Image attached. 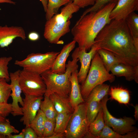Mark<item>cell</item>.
Here are the masks:
<instances>
[{"instance_id":"22","label":"cell","mask_w":138,"mask_h":138,"mask_svg":"<svg viewBox=\"0 0 138 138\" xmlns=\"http://www.w3.org/2000/svg\"><path fill=\"white\" fill-rule=\"evenodd\" d=\"M138 137L137 130L125 135H122L115 132L105 124L97 138H137Z\"/></svg>"},{"instance_id":"27","label":"cell","mask_w":138,"mask_h":138,"mask_svg":"<svg viewBox=\"0 0 138 138\" xmlns=\"http://www.w3.org/2000/svg\"><path fill=\"white\" fill-rule=\"evenodd\" d=\"M86 114L88 126L95 119L101 107L100 102L91 100L85 102Z\"/></svg>"},{"instance_id":"23","label":"cell","mask_w":138,"mask_h":138,"mask_svg":"<svg viewBox=\"0 0 138 138\" xmlns=\"http://www.w3.org/2000/svg\"><path fill=\"white\" fill-rule=\"evenodd\" d=\"M45 118L44 113L39 109L29 125L34 131L38 138H43Z\"/></svg>"},{"instance_id":"29","label":"cell","mask_w":138,"mask_h":138,"mask_svg":"<svg viewBox=\"0 0 138 138\" xmlns=\"http://www.w3.org/2000/svg\"><path fill=\"white\" fill-rule=\"evenodd\" d=\"M70 2L69 0H48L45 14L47 20L56 14L61 6Z\"/></svg>"},{"instance_id":"35","label":"cell","mask_w":138,"mask_h":138,"mask_svg":"<svg viewBox=\"0 0 138 138\" xmlns=\"http://www.w3.org/2000/svg\"><path fill=\"white\" fill-rule=\"evenodd\" d=\"M12 103L0 102V115L5 118L12 112Z\"/></svg>"},{"instance_id":"33","label":"cell","mask_w":138,"mask_h":138,"mask_svg":"<svg viewBox=\"0 0 138 138\" xmlns=\"http://www.w3.org/2000/svg\"><path fill=\"white\" fill-rule=\"evenodd\" d=\"M19 131L11 125L9 119L0 122V134L8 136L13 133H18Z\"/></svg>"},{"instance_id":"19","label":"cell","mask_w":138,"mask_h":138,"mask_svg":"<svg viewBox=\"0 0 138 138\" xmlns=\"http://www.w3.org/2000/svg\"><path fill=\"white\" fill-rule=\"evenodd\" d=\"M125 20L133 38L134 44L138 50V15L134 12H133Z\"/></svg>"},{"instance_id":"13","label":"cell","mask_w":138,"mask_h":138,"mask_svg":"<svg viewBox=\"0 0 138 138\" xmlns=\"http://www.w3.org/2000/svg\"><path fill=\"white\" fill-rule=\"evenodd\" d=\"M138 10V0H119L111 11L112 20H125L131 13Z\"/></svg>"},{"instance_id":"39","label":"cell","mask_w":138,"mask_h":138,"mask_svg":"<svg viewBox=\"0 0 138 138\" xmlns=\"http://www.w3.org/2000/svg\"><path fill=\"white\" fill-rule=\"evenodd\" d=\"M65 137L64 133L54 132L53 134L49 138H63Z\"/></svg>"},{"instance_id":"20","label":"cell","mask_w":138,"mask_h":138,"mask_svg":"<svg viewBox=\"0 0 138 138\" xmlns=\"http://www.w3.org/2000/svg\"><path fill=\"white\" fill-rule=\"evenodd\" d=\"M105 125L102 109L101 107L95 120L89 124L88 131L91 138H97Z\"/></svg>"},{"instance_id":"45","label":"cell","mask_w":138,"mask_h":138,"mask_svg":"<svg viewBox=\"0 0 138 138\" xmlns=\"http://www.w3.org/2000/svg\"><path fill=\"white\" fill-rule=\"evenodd\" d=\"M5 137V136L0 134V138H4Z\"/></svg>"},{"instance_id":"4","label":"cell","mask_w":138,"mask_h":138,"mask_svg":"<svg viewBox=\"0 0 138 138\" xmlns=\"http://www.w3.org/2000/svg\"><path fill=\"white\" fill-rule=\"evenodd\" d=\"M72 60L66 64L65 72L58 74L52 72L51 69L41 75L45 84L46 91L44 96L49 97L53 93L69 98L71 88L70 77L72 73L78 69L79 60L75 55H72Z\"/></svg>"},{"instance_id":"7","label":"cell","mask_w":138,"mask_h":138,"mask_svg":"<svg viewBox=\"0 0 138 138\" xmlns=\"http://www.w3.org/2000/svg\"><path fill=\"white\" fill-rule=\"evenodd\" d=\"M88 126L86 114V105L83 102L74 109L64 133L66 138H85Z\"/></svg>"},{"instance_id":"34","label":"cell","mask_w":138,"mask_h":138,"mask_svg":"<svg viewBox=\"0 0 138 138\" xmlns=\"http://www.w3.org/2000/svg\"><path fill=\"white\" fill-rule=\"evenodd\" d=\"M55 126V121L45 118L44 126L43 138H49L53 133Z\"/></svg>"},{"instance_id":"26","label":"cell","mask_w":138,"mask_h":138,"mask_svg":"<svg viewBox=\"0 0 138 138\" xmlns=\"http://www.w3.org/2000/svg\"><path fill=\"white\" fill-rule=\"evenodd\" d=\"M97 51L108 72H109L114 66L119 63L115 56L110 51L102 49H98Z\"/></svg>"},{"instance_id":"16","label":"cell","mask_w":138,"mask_h":138,"mask_svg":"<svg viewBox=\"0 0 138 138\" xmlns=\"http://www.w3.org/2000/svg\"><path fill=\"white\" fill-rule=\"evenodd\" d=\"M110 72L114 76H123L128 81L134 80L138 83V66H134L118 63L111 68Z\"/></svg>"},{"instance_id":"21","label":"cell","mask_w":138,"mask_h":138,"mask_svg":"<svg viewBox=\"0 0 138 138\" xmlns=\"http://www.w3.org/2000/svg\"><path fill=\"white\" fill-rule=\"evenodd\" d=\"M109 93L111 98L120 103L128 104L130 96L129 91L121 87H111L109 89Z\"/></svg>"},{"instance_id":"44","label":"cell","mask_w":138,"mask_h":138,"mask_svg":"<svg viewBox=\"0 0 138 138\" xmlns=\"http://www.w3.org/2000/svg\"><path fill=\"white\" fill-rule=\"evenodd\" d=\"M7 120V119H6L5 118L0 115V122L5 121Z\"/></svg>"},{"instance_id":"46","label":"cell","mask_w":138,"mask_h":138,"mask_svg":"<svg viewBox=\"0 0 138 138\" xmlns=\"http://www.w3.org/2000/svg\"><path fill=\"white\" fill-rule=\"evenodd\" d=\"M70 2H73L74 1V0H69Z\"/></svg>"},{"instance_id":"1","label":"cell","mask_w":138,"mask_h":138,"mask_svg":"<svg viewBox=\"0 0 138 138\" xmlns=\"http://www.w3.org/2000/svg\"><path fill=\"white\" fill-rule=\"evenodd\" d=\"M94 44L98 49L112 52L119 63L138 66V50L125 20H112L97 35Z\"/></svg>"},{"instance_id":"14","label":"cell","mask_w":138,"mask_h":138,"mask_svg":"<svg viewBox=\"0 0 138 138\" xmlns=\"http://www.w3.org/2000/svg\"><path fill=\"white\" fill-rule=\"evenodd\" d=\"M17 37L23 40L26 38L25 30L21 27L17 26L8 27L0 26V47H8Z\"/></svg>"},{"instance_id":"36","label":"cell","mask_w":138,"mask_h":138,"mask_svg":"<svg viewBox=\"0 0 138 138\" xmlns=\"http://www.w3.org/2000/svg\"><path fill=\"white\" fill-rule=\"evenodd\" d=\"M96 0H74L73 3L79 8H83L90 5H93Z\"/></svg>"},{"instance_id":"24","label":"cell","mask_w":138,"mask_h":138,"mask_svg":"<svg viewBox=\"0 0 138 138\" xmlns=\"http://www.w3.org/2000/svg\"><path fill=\"white\" fill-rule=\"evenodd\" d=\"M110 86L103 83L95 87L91 91L86 101L95 100L100 102L101 100L109 93Z\"/></svg>"},{"instance_id":"10","label":"cell","mask_w":138,"mask_h":138,"mask_svg":"<svg viewBox=\"0 0 138 138\" xmlns=\"http://www.w3.org/2000/svg\"><path fill=\"white\" fill-rule=\"evenodd\" d=\"M98 48L95 44L91 47L88 52L82 48L78 47L74 51L72 54L78 59L81 66L78 72V79L79 83L82 84L88 74L92 60Z\"/></svg>"},{"instance_id":"3","label":"cell","mask_w":138,"mask_h":138,"mask_svg":"<svg viewBox=\"0 0 138 138\" xmlns=\"http://www.w3.org/2000/svg\"><path fill=\"white\" fill-rule=\"evenodd\" d=\"M79 9L73 2H70L61 9L60 13L47 20L43 33L45 39L51 43L63 44L64 42L60 41V39L70 31V19L73 14Z\"/></svg>"},{"instance_id":"32","label":"cell","mask_w":138,"mask_h":138,"mask_svg":"<svg viewBox=\"0 0 138 138\" xmlns=\"http://www.w3.org/2000/svg\"><path fill=\"white\" fill-rule=\"evenodd\" d=\"M119 0H96L94 5L86 9L83 13L80 18L82 17L87 13L91 12L97 11L111 3H117Z\"/></svg>"},{"instance_id":"37","label":"cell","mask_w":138,"mask_h":138,"mask_svg":"<svg viewBox=\"0 0 138 138\" xmlns=\"http://www.w3.org/2000/svg\"><path fill=\"white\" fill-rule=\"evenodd\" d=\"M24 138H37L38 136L33 130L30 126L26 127L21 132Z\"/></svg>"},{"instance_id":"41","label":"cell","mask_w":138,"mask_h":138,"mask_svg":"<svg viewBox=\"0 0 138 138\" xmlns=\"http://www.w3.org/2000/svg\"><path fill=\"white\" fill-rule=\"evenodd\" d=\"M41 2L43 7L44 11L46 12L47 8L48 1V0H40Z\"/></svg>"},{"instance_id":"40","label":"cell","mask_w":138,"mask_h":138,"mask_svg":"<svg viewBox=\"0 0 138 138\" xmlns=\"http://www.w3.org/2000/svg\"><path fill=\"white\" fill-rule=\"evenodd\" d=\"M7 137L9 138H24V135L22 132L17 135H13L11 134Z\"/></svg>"},{"instance_id":"25","label":"cell","mask_w":138,"mask_h":138,"mask_svg":"<svg viewBox=\"0 0 138 138\" xmlns=\"http://www.w3.org/2000/svg\"><path fill=\"white\" fill-rule=\"evenodd\" d=\"M44 96V100H42L41 102L40 109L44 113L46 118L55 121L57 113L49 97Z\"/></svg>"},{"instance_id":"42","label":"cell","mask_w":138,"mask_h":138,"mask_svg":"<svg viewBox=\"0 0 138 138\" xmlns=\"http://www.w3.org/2000/svg\"><path fill=\"white\" fill-rule=\"evenodd\" d=\"M7 3L15 5L16 3L12 0H0V3Z\"/></svg>"},{"instance_id":"28","label":"cell","mask_w":138,"mask_h":138,"mask_svg":"<svg viewBox=\"0 0 138 138\" xmlns=\"http://www.w3.org/2000/svg\"><path fill=\"white\" fill-rule=\"evenodd\" d=\"M72 113H57L55 118L54 132L64 133Z\"/></svg>"},{"instance_id":"17","label":"cell","mask_w":138,"mask_h":138,"mask_svg":"<svg viewBox=\"0 0 138 138\" xmlns=\"http://www.w3.org/2000/svg\"><path fill=\"white\" fill-rule=\"evenodd\" d=\"M78 69L73 71L70 77L71 88L69 99L73 109L79 104L85 102L81 94L80 87L78 79Z\"/></svg>"},{"instance_id":"31","label":"cell","mask_w":138,"mask_h":138,"mask_svg":"<svg viewBox=\"0 0 138 138\" xmlns=\"http://www.w3.org/2000/svg\"><path fill=\"white\" fill-rule=\"evenodd\" d=\"M12 59L11 56L0 57V78L5 79L7 82L10 80L8 66Z\"/></svg>"},{"instance_id":"30","label":"cell","mask_w":138,"mask_h":138,"mask_svg":"<svg viewBox=\"0 0 138 138\" xmlns=\"http://www.w3.org/2000/svg\"><path fill=\"white\" fill-rule=\"evenodd\" d=\"M11 92L10 84L7 83L5 79L0 78V102H7Z\"/></svg>"},{"instance_id":"6","label":"cell","mask_w":138,"mask_h":138,"mask_svg":"<svg viewBox=\"0 0 138 138\" xmlns=\"http://www.w3.org/2000/svg\"><path fill=\"white\" fill-rule=\"evenodd\" d=\"M59 53L51 51L45 53H32L22 60H16L14 64L23 69L41 75L51 69Z\"/></svg>"},{"instance_id":"8","label":"cell","mask_w":138,"mask_h":138,"mask_svg":"<svg viewBox=\"0 0 138 138\" xmlns=\"http://www.w3.org/2000/svg\"><path fill=\"white\" fill-rule=\"evenodd\" d=\"M19 83L24 94L37 97L44 95L45 84L41 75L24 69L20 70Z\"/></svg>"},{"instance_id":"11","label":"cell","mask_w":138,"mask_h":138,"mask_svg":"<svg viewBox=\"0 0 138 138\" xmlns=\"http://www.w3.org/2000/svg\"><path fill=\"white\" fill-rule=\"evenodd\" d=\"M25 97L23 99L24 104L20 107L23 113V116L20 121L23 122L26 127L29 125L40 109V105L43 96H36L24 94Z\"/></svg>"},{"instance_id":"5","label":"cell","mask_w":138,"mask_h":138,"mask_svg":"<svg viewBox=\"0 0 138 138\" xmlns=\"http://www.w3.org/2000/svg\"><path fill=\"white\" fill-rule=\"evenodd\" d=\"M115 76L107 71L97 51L93 56L86 77L80 88L82 96L86 100L97 86L109 81L112 82Z\"/></svg>"},{"instance_id":"2","label":"cell","mask_w":138,"mask_h":138,"mask_svg":"<svg viewBox=\"0 0 138 138\" xmlns=\"http://www.w3.org/2000/svg\"><path fill=\"white\" fill-rule=\"evenodd\" d=\"M117 3H109L100 9L80 18L71 30L73 40L78 47L89 50L97 35L111 19L110 13Z\"/></svg>"},{"instance_id":"9","label":"cell","mask_w":138,"mask_h":138,"mask_svg":"<svg viewBox=\"0 0 138 138\" xmlns=\"http://www.w3.org/2000/svg\"><path fill=\"white\" fill-rule=\"evenodd\" d=\"M109 99L108 95L106 96L101 101L105 124L115 132L122 135H125L137 130L134 126L136 120L131 117H124L117 118L112 116L108 111L107 102Z\"/></svg>"},{"instance_id":"43","label":"cell","mask_w":138,"mask_h":138,"mask_svg":"<svg viewBox=\"0 0 138 138\" xmlns=\"http://www.w3.org/2000/svg\"><path fill=\"white\" fill-rule=\"evenodd\" d=\"M135 114L134 116L135 120H137L138 119V105H136L134 106Z\"/></svg>"},{"instance_id":"38","label":"cell","mask_w":138,"mask_h":138,"mask_svg":"<svg viewBox=\"0 0 138 138\" xmlns=\"http://www.w3.org/2000/svg\"><path fill=\"white\" fill-rule=\"evenodd\" d=\"M28 38L31 41H36L39 39L40 36L37 32L35 31H32L29 33L28 35Z\"/></svg>"},{"instance_id":"18","label":"cell","mask_w":138,"mask_h":138,"mask_svg":"<svg viewBox=\"0 0 138 138\" xmlns=\"http://www.w3.org/2000/svg\"><path fill=\"white\" fill-rule=\"evenodd\" d=\"M49 97L57 113L73 112L74 110L70 104L69 97H65L56 93L51 94Z\"/></svg>"},{"instance_id":"15","label":"cell","mask_w":138,"mask_h":138,"mask_svg":"<svg viewBox=\"0 0 138 138\" xmlns=\"http://www.w3.org/2000/svg\"><path fill=\"white\" fill-rule=\"evenodd\" d=\"M76 43L73 40L63 46L56 56L51 69L52 72L58 74L65 72L66 60L71 52L75 48Z\"/></svg>"},{"instance_id":"12","label":"cell","mask_w":138,"mask_h":138,"mask_svg":"<svg viewBox=\"0 0 138 138\" xmlns=\"http://www.w3.org/2000/svg\"><path fill=\"white\" fill-rule=\"evenodd\" d=\"M20 70H18L14 72L9 73L10 84L12 93L10 96L12 99V112L11 114L14 117L23 115L21 108L18 105L19 103L22 106L24 103L21 94L22 92L19 83V78Z\"/></svg>"}]
</instances>
